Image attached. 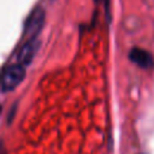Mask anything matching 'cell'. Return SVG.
Masks as SVG:
<instances>
[{"instance_id": "6da1fadb", "label": "cell", "mask_w": 154, "mask_h": 154, "mask_svg": "<svg viewBox=\"0 0 154 154\" xmlns=\"http://www.w3.org/2000/svg\"><path fill=\"white\" fill-rule=\"evenodd\" d=\"M25 77V67L20 64H12L7 66L0 76V89L2 91H11L16 89Z\"/></svg>"}, {"instance_id": "7a4b0ae2", "label": "cell", "mask_w": 154, "mask_h": 154, "mask_svg": "<svg viewBox=\"0 0 154 154\" xmlns=\"http://www.w3.org/2000/svg\"><path fill=\"white\" fill-rule=\"evenodd\" d=\"M45 18H46V13L45 10L40 6L35 7L28 19L25 20V25H24V35L28 36V38L30 37H36L37 34H40V31L43 28L45 24Z\"/></svg>"}, {"instance_id": "3957f363", "label": "cell", "mask_w": 154, "mask_h": 154, "mask_svg": "<svg viewBox=\"0 0 154 154\" xmlns=\"http://www.w3.org/2000/svg\"><path fill=\"white\" fill-rule=\"evenodd\" d=\"M40 48V41L37 37H30L26 40V42L19 48L17 53V63L23 65L24 67L30 65L34 58L36 57V53Z\"/></svg>"}, {"instance_id": "277c9868", "label": "cell", "mask_w": 154, "mask_h": 154, "mask_svg": "<svg viewBox=\"0 0 154 154\" xmlns=\"http://www.w3.org/2000/svg\"><path fill=\"white\" fill-rule=\"evenodd\" d=\"M129 58L130 60L136 64L137 66L142 67V69H152L154 66V58L150 54V52L143 49V48H138L135 47L129 52Z\"/></svg>"}, {"instance_id": "5b68a950", "label": "cell", "mask_w": 154, "mask_h": 154, "mask_svg": "<svg viewBox=\"0 0 154 154\" xmlns=\"http://www.w3.org/2000/svg\"><path fill=\"white\" fill-rule=\"evenodd\" d=\"M0 154H7V150H6V148L4 147L2 143H0Z\"/></svg>"}, {"instance_id": "8992f818", "label": "cell", "mask_w": 154, "mask_h": 154, "mask_svg": "<svg viewBox=\"0 0 154 154\" xmlns=\"http://www.w3.org/2000/svg\"><path fill=\"white\" fill-rule=\"evenodd\" d=\"M96 2H105L106 6H108V0H95Z\"/></svg>"}, {"instance_id": "52a82bcc", "label": "cell", "mask_w": 154, "mask_h": 154, "mask_svg": "<svg viewBox=\"0 0 154 154\" xmlns=\"http://www.w3.org/2000/svg\"><path fill=\"white\" fill-rule=\"evenodd\" d=\"M0 109H1V106H0Z\"/></svg>"}]
</instances>
